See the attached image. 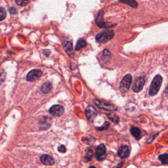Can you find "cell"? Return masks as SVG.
<instances>
[{
    "label": "cell",
    "instance_id": "obj_1",
    "mask_svg": "<svg viewBox=\"0 0 168 168\" xmlns=\"http://www.w3.org/2000/svg\"><path fill=\"white\" fill-rule=\"evenodd\" d=\"M114 32L111 30L102 31L96 35L95 40L99 43H106L114 38Z\"/></svg>",
    "mask_w": 168,
    "mask_h": 168
},
{
    "label": "cell",
    "instance_id": "obj_2",
    "mask_svg": "<svg viewBox=\"0 0 168 168\" xmlns=\"http://www.w3.org/2000/svg\"><path fill=\"white\" fill-rule=\"evenodd\" d=\"M162 83V77L160 75H156L151 83L149 89V95L154 96L157 94Z\"/></svg>",
    "mask_w": 168,
    "mask_h": 168
},
{
    "label": "cell",
    "instance_id": "obj_3",
    "mask_svg": "<svg viewBox=\"0 0 168 168\" xmlns=\"http://www.w3.org/2000/svg\"><path fill=\"white\" fill-rule=\"evenodd\" d=\"M132 82V76L128 74L125 76L119 84V90L122 93H125L128 91Z\"/></svg>",
    "mask_w": 168,
    "mask_h": 168
},
{
    "label": "cell",
    "instance_id": "obj_4",
    "mask_svg": "<svg viewBox=\"0 0 168 168\" xmlns=\"http://www.w3.org/2000/svg\"><path fill=\"white\" fill-rule=\"evenodd\" d=\"M94 103L96 105V106H97V107H99L101 109L105 110V111H115L117 110V108H116V106H114V105L108 104V103L104 102V101H99V100H95Z\"/></svg>",
    "mask_w": 168,
    "mask_h": 168
},
{
    "label": "cell",
    "instance_id": "obj_5",
    "mask_svg": "<svg viewBox=\"0 0 168 168\" xmlns=\"http://www.w3.org/2000/svg\"><path fill=\"white\" fill-rule=\"evenodd\" d=\"M42 76V72L39 69H34L30 71L26 77L28 82H34Z\"/></svg>",
    "mask_w": 168,
    "mask_h": 168
},
{
    "label": "cell",
    "instance_id": "obj_6",
    "mask_svg": "<svg viewBox=\"0 0 168 168\" xmlns=\"http://www.w3.org/2000/svg\"><path fill=\"white\" fill-rule=\"evenodd\" d=\"M96 158L98 161L104 160L106 157V147L103 144L99 145L96 148Z\"/></svg>",
    "mask_w": 168,
    "mask_h": 168
},
{
    "label": "cell",
    "instance_id": "obj_7",
    "mask_svg": "<svg viewBox=\"0 0 168 168\" xmlns=\"http://www.w3.org/2000/svg\"><path fill=\"white\" fill-rule=\"evenodd\" d=\"M98 114V112L97 110L92 106H88L85 109V116L89 122H92L94 119L96 118L97 115Z\"/></svg>",
    "mask_w": 168,
    "mask_h": 168
},
{
    "label": "cell",
    "instance_id": "obj_8",
    "mask_svg": "<svg viewBox=\"0 0 168 168\" xmlns=\"http://www.w3.org/2000/svg\"><path fill=\"white\" fill-rule=\"evenodd\" d=\"M145 83V80L143 76L137 77L133 85V91L135 93H139L143 89Z\"/></svg>",
    "mask_w": 168,
    "mask_h": 168
},
{
    "label": "cell",
    "instance_id": "obj_9",
    "mask_svg": "<svg viewBox=\"0 0 168 168\" xmlns=\"http://www.w3.org/2000/svg\"><path fill=\"white\" fill-rule=\"evenodd\" d=\"M49 113L55 117H60L64 113V108L60 105H53L49 109Z\"/></svg>",
    "mask_w": 168,
    "mask_h": 168
},
{
    "label": "cell",
    "instance_id": "obj_10",
    "mask_svg": "<svg viewBox=\"0 0 168 168\" xmlns=\"http://www.w3.org/2000/svg\"><path fill=\"white\" fill-rule=\"evenodd\" d=\"M103 15H104V12H103V11H99L97 15V17L96 18V24H97L98 27L100 28H112L111 27L107 26V24H106L104 22V21H103Z\"/></svg>",
    "mask_w": 168,
    "mask_h": 168
},
{
    "label": "cell",
    "instance_id": "obj_11",
    "mask_svg": "<svg viewBox=\"0 0 168 168\" xmlns=\"http://www.w3.org/2000/svg\"><path fill=\"white\" fill-rule=\"evenodd\" d=\"M118 156L120 157L121 158H126L130 156V148L127 146H122L118 150Z\"/></svg>",
    "mask_w": 168,
    "mask_h": 168
},
{
    "label": "cell",
    "instance_id": "obj_12",
    "mask_svg": "<svg viewBox=\"0 0 168 168\" xmlns=\"http://www.w3.org/2000/svg\"><path fill=\"white\" fill-rule=\"evenodd\" d=\"M63 46H64V50H65V51L68 53V55H69L71 58H73L74 57V49H73L72 42L71 41L64 42V43H63Z\"/></svg>",
    "mask_w": 168,
    "mask_h": 168
},
{
    "label": "cell",
    "instance_id": "obj_13",
    "mask_svg": "<svg viewBox=\"0 0 168 168\" xmlns=\"http://www.w3.org/2000/svg\"><path fill=\"white\" fill-rule=\"evenodd\" d=\"M40 160L42 164H43L44 165H47V166H51V165H53L55 164V160L53 158L47 154L42 155L40 157Z\"/></svg>",
    "mask_w": 168,
    "mask_h": 168
},
{
    "label": "cell",
    "instance_id": "obj_14",
    "mask_svg": "<svg viewBox=\"0 0 168 168\" xmlns=\"http://www.w3.org/2000/svg\"><path fill=\"white\" fill-rule=\"evenodd\" d=\"M53 88V85L51 82H46L42 84V85L40 88L41 91L43 93V94H47V93H49L51 89Z\"/></svg>",
    "mask_w": 168,
    "mask_h": 168
},
{
    "label": "cell",
    "instance_id": "obj_15",
    "mask_svg": "<svg viewBox=\"0 0 168 168\" xmlns=\"http://www.w3.org/2000/svg\"><path fill=\"white\" fill-rule=\"evenodd\" d=\"M51 119L48 118H43L40 122V127L41 130H45L50 127Z\"/></svg>",
    "mask_w": 168,
    "mask_h": 168
},
{
    "label": "cell",
    "instance_id": "obj_16",
    "mask_svg": "<svg viewBox=\"0 0 168 168\" xmlns=\"http://www.w3.org/2000/svg\"><path fill=\"white\" fill-rule=\"evenodd\" d=\"M131 133L137 139H139L141 137V130L138 127H132L131 128Z\"/></svg>",
    "mask_w": 168,
    "mask_h": 168
},
{
    "label": "cell",
    "instance_id": "obj_17",
    "mask_svg": "<svg viewBox=\"0 0 168 168\" xmlns=\"http://www.w3.org/2000/svg\"><path fill=\"white\" fill-rule=\"evenodd\" d=\"M87 45H88V43H87L86 41L84 40H82V39H81V40H79L78 41H77L75 49H76V51H78V50L82 49V48L85 47V46H87Z\"/></svg>",
    "mask_w": 168,
    "mask_h": 168
},
{
    "label": "cell",
    "instance_id": "obj_18",
    "mask_svg": "<svg viewBox=\"0 0 168 168\" xmlns=\"http://www.w3.org/2000/svg\"><path fill=\"white\" fill-rule=\"evenodd\" d=\"M111 58V53L108 49H105L102 52V59L105 62L107 63Z\"/></svg>",
    "mask_w": 168,
    "mask_h": 168
},
{
    "label": "cell",
    "instance_id": "obj_19",
    "mask_svg": "<svg viewBox=\"0 0 168 168\" xmlns=\"http://www.w3.org/2000/svg\"><path fill=\"white\" fill-rule=\"evenodd\" d=\"M119 1L122 3V4H127L129 5H130L133 8H137L138 6L137 1H134V0H128V1H121V0H119Z\"/></svg>",
    "mask_w": 168,
    "mask_h": 168
},
{
    "label": "cell",
    "instance_id": "obj_20",
    "mask_svg": "<svg viewBox=\"0 0 168 168\" xmlns=\"http://www.w3.org/2000/svg\"><path fill=\"white\" fill-rule=\"evenodd\" d=\"M107 116L110 120H111L112 122L115 123V124H118L119 122V118L117 115L112 113V114H108Z\"/></svg>",
    "mask_w": 168,
    "mask_h": 168
},
{
    "label": "cell",
    "instance_id": "obj_21",
    "mask_svg": "<svg viewBox=\"0 0 168 168\" xmlns=\"http://www.w3.org/2000/svg\"><path fill=\"white\" fill-rule=\"evenodd\" d=\"M93 156V153L91 150L88 149L85 152V156L84 157V160L85 161H89L91 160Z\"/></svg>",
    "mask_w": 168,
    "mask_h": 168
},
{
    "label": "cell",
    "instance_id": "obj_22",
    "mask_svg": "<svg viewBox=\"0 0 168 168\" xmlns=\"http://www.w3.org/2000/svg\"><path fill=\"white\" fill-rule=\"evenodd\" d=\"M159 160L164 164H168V154H161L159 156Z\"/></svg>",
    "mask_w": 168,
    "mask_h": 168
},
{
    "label": "cell",
    "instance_id": "obj_23",
    "mask_svg": "<svg viewBox=\"0 0 168 168\" xmlns=\"http://www.w3.org/2000/svg\"><path fill=\"white\" fill-rule=\"evenodd\" d=\"M15 2L18 5L22 6V7L27 5L28 4L30 3V1H25V0H16Z\"/></svg>",
    "mask_w": 168,
    "mask_h": 168
},
{
    "label": "cell",
    "instance_id": "obj_24",
    "mask_svg": "<svg viewBox=\"0 0 168 168\" xmlns=\"http://www.w3.org/2000/svg\"><path fill=\"white\" fill-rule=\"evenodd\" d=\"M6 17V12L4 7H0V21H3Z\"/></svg>",
    "mask_w": 168,
    "mask_h": 168
},
{
    "label": "cell",
    "instance_id": "obj_25",
    "mask_svg": "<svg viewBox=\"0 0 168 168\" xmlns=\"http://www.w3.org/2000/svg\"><path fill=\"white\" fill-rule=\"evenodd\" d=\"M110 124L108 122H105L104 124H103L101 127H97V130L98 131H103V130H107V129L109 127Z\"/></svg>",
    "mask_w": 168,
    "mask_h": 168
},
{
    "label": "cell",
    "instance_id": "obj_26",
    "mask_svg": "<svg viewBox=\"0 0 168 168\" xmlns=\"http://www.w3.org/2000/svg\"><path fill=\"white\" fill-rule=\"evenodd\" d=\"M58 151L61 153H66V149L65 147L63 146V145H60V146L58 147Z\"/></svg>",
    "mask_w": 168,
    "mask_h": 168
},
{
    "label": "cell",
    "instance_id": "obj_27",
    "mask_svg": "<svg viewBox=\"0 0 168 168\" xmlns=\"http://www.w3.org/2000/svg\"><path fill=\"white\" fill-rule=\"evenodd\" d=\"M9 13L11 15H15L17 13V9H16V8H15L14 7H11L10 9H9Z\"/></svg>",
    "mask_w": 168,
    "mask_h": 168
},
{
    "label": "cell",
    "instance_id": "obj_28",
    "mask_svg": "<svg viewBox=\"0 0 168 168\" xmlns=\"http://www.w3.org/2000/svg\"><path fill=\"white\" fill-rule=\"evenodd\" d=\"M124 164V162H122V163H119L117 166H116V168H122V165Z\"/></svg>",
    "mask_w": 168,
    "mask_h": 168
},
{
    "label": "cell",
    "instance_id": "obj_29",
    "mask_svg": "<svg viewBox=\"0 0 168 168\" xmlns=\"http://www.w3.org/2000/svg\"><path fill=\"white\" fill-rule=\"evenodd\" d=\"M166 94L167 96H168V86H167V89L166 90Z\"/></svg>",
    "mask_w": 168,
    "mask_h": 168
},
{
    "label": "cell",
    "instance_id": "obj_30",
    "mask_svg": "<svg viewBox=\"0 0 168 168\" xmlns=\"http://www.w3.org/2000/svg\"><path fill=\"white\" fill-rule=\"evenodd\" d=\"M90 168H96V167H91Z\"/></svg>",
    "mask_w": 168,
    "mask_h": 168
}]
</instances>
